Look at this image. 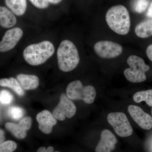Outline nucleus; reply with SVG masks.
Masks as SVG:
<instances>
[{
	"label": "nucleus",
	"instance_id": "27",
	"mask_svg": "<svg viewBox=\"0 0 152 152\" xmlns=\"http://www.w3.org/2000/svg\"><path fill=\"white\" fill-rule=\"evenodd\" d=\"M5 139L4 132L2 130L0 129V144L4 142Z\"/></svg>",
	"mask_w": 152,
	"mask_h": 152
},
{
	"label": "nucleus",
	"instance_id": "5",
	"mask_svg": "<svg viewBox=\"0 0 152 152\" xmlns=\"http://www.w3.org/2000/svg\"><path fill=\"white\" fill-rule=\"evenodd\" d=\"M67 96L71 100H83L86 103L91 104L96 96L95 88L91 86H84L80 80L70 83L66 88Z\"/></svg>",
	"mask_w": 152,
	"mask_h": 152
},
{
	"label": "nucleus",
	"instance_id": "30",
	"mask_svg": "<svg viewBox=\"0 0 152 152\" xmlns=\"http://www.w3.org/2000/svg\"></svg>",
	"mask_w": 152,
	"mask_h": 152
},
{
	"label": "nucleus",
	"instance_id": "13",
	"mask_svg": "<svg viewBox=\"0 0 152 152\" xmlns=\"http://www.w3.org/2000/svg\"><path fill=\"white\" fill-rule=\"evenodd\" d=\"M117 142L116 138L112 132L108 129L104 130L95 151L96 152H111L115 149Z\"/></svg>",
	"mask_w": 152,
	"mask_h": 152
},
{
	"label": "nucleus",
	"instance_id": "3",
	"mask_svg": "<svg viewBox=\"0 0 152 152\" xmlns=\"http://www.w3.org/2000/svg\"><path fill=\"white\" fill-rule=\"evenodd\" d=\"M58 64L64 72L72 71L77 66L80 58L77 49L73 43L69 40L63 41L57 51Z\"/></svg>",
	"mask_w": 152,
	"mask_h": 152
},
{
	"label": "nucleus",
	"instance_id": "9",
	"mask_svg": "<svg viewBox=\"0 0 152 152\" xmlns=\"http://www.w3.org/2000/svg\"><path fill=\"white\" fill-rule=\"evenodd\" d=\"M23 35V31L20 28H13L7 31L0 42V52H7L14 48Z\"/></svg>",
	"mask_w": 152,
	"mask_h": 152
},
{
	"label": "nucleus",
	"instance_id": "11",
	"mask_svg": "<svg viewBox=\"0 0 152 152\" xmlns=\"http://www.w3.org/2000/svg\"><path fill=\"white\" fill-rule=\"evenodd\" d=\"M32 123L31 118L26 117L21 120L18 124L6 123L5 127L17 138L23 139L26 137L27 132L31 128Z\"/></svg>",
	"mask_w": 152,
	"mask_h": 152
},
{
	"label": "nucleus",
	"instance_id": "20",
	"mask_svg": "<svg viewBox=\"0 0 152 152\" xmlns=\"http://www.w3.org/2000/svg\"><path fill=\"white\" fill-rule=\"evenodd\" d=\"M148 5V0H134L132 4V7L134 12L142 13L146 10Z\"/></svg>",
	"mask_w": 152,
	"mask_h": 152
},
{
	"label": "nucleus",
	"instance_id": "4",
	"mask_svg": "<svg viewBox=\"0 0 152 152\" xmlns=\"http://www.w3.org/2000/svg\"><path fill=\"white\" fill-rule=\"evenodd\" d=\"M128 64L130 68L126 69L124 74L129 81L140 83L146 80L145 73L149 70V66L145 64L142 58L137 56L132 55L128 58Z\"/></svg>",
	"mask_w": 152,
	"mask_h": 152
},
{
	"label": "nucleus",
	"instance_id": "7",
	"mask_svg": "<svg viewBox=\"0 0 152 152\" xmlns=\"http://www.w3.org/2000/svg\"><path fill=\"white\" fill-rule=\"evenodd\" d=\"M95 53L99 57L104 59L116 58L121 54L123 48L120 44L110 41H102L94 46Z\"/></svg>",
	"mask_w": 152,
	"mask_h": 152
},
{
	"label": "nucleus",
	"instance_id": "10",
	"mask_svg": "<svg viewBox=\"0 0 152 152\" xmlns=\"http://www.w3.org/2000/svg\"><path fill=\"white\" fill-rule=\"evenodd\" d=\"M128 112L134 121L139 126L145 130L152 128V118L138 106L130 105L128 107Z\"/></svg>",
	"mask_w": 152,
	"mask_h": 152
},
{
	"label": "nucleus",
	"instance_id": "26",
	"mask_svg": "<svg viewBox=\"0 0 152 152\" xmlns=\"http://www.w3.org/2000/svg\"><path fill=\"white\" fill-rule=\"evenodd\" d=\"M146 54L148 58L152 61V44L147 48Z\"/></svg>",
	"mask_w": 152,
	"mask_h": 152
},
{
	"label": "nucleus",
	"instance_id": "2",
	"mask_svg": "<svg viewBox=\"0 0 152 152\" xmlns=\"http://www.w3.org/2000/svg\"><path fill=\"white\" fill-rule=\"evenodd\" d=\"M55 48L48 41H44L28 46L24 50L23 55L26 61L31 65L42 64L53 55Z\"/></svg>",
	"mask_w": 152,
	"mask_h": 152
},
{
	"label": "nucleus",
	"instance_id": "1",
	"mask_svg": "<svg viewBox=\"0 0 152 152\" xmlns=\"http://www.w3.org/2000/svg\"><path fill=\"white\" fill-rule=\"evenodd\" d=\"M109 27L121 35H126L129 32L131 20L129 14L124 6L119 5L110 8L106 15Z\"/></svg>",
	"mask_w": 152,
	"mask_h": 152
},
{
	"label": "nucleus",
	"instance_id": "18",
	"mask_svg": "<svg viewBox=\"0 0 152 152\" xmlns=\"http://www.w3.org/2000/svg\"><path fill=\"white\" fill-rule=\"evenodd\" d=\"M0 86L10 88L19 96H22L25 94L24 91L22 88L18 80L14 78L1 79L0 80Z\"/></svg>",
	"mask_w": 152,
	"mask_h": 152
},
{
	"label": "nucleus",
	"instance_id": "12",
	"mask_svg": "<svg viewBox=\"0 0 152 152\" xmlns=\"http://www.w3.org/2000/svg\"><path fill=\"white\" fill-rule=\"evenodd\" d=\"M37 121L40 130L45 134L52 132L53 127L56 124V119L53 115L47 110L42 111L37 115Z\"/></svg>",
	"mask_w": 152,
	"mask_h": 152
},
{
	"label": "nucleus",
	"instance_id": "22",
	"mask_svg": "<svg viewBox=\"0 0 152 152\" xmlns=\"http://www.w3.org/2000/svg\"><path fill=\"white\" fill-rule=\"evenodd\" d=\"M17 148V144L15 142L7 141L0 144V152H13Z\"/></svg>",
	"mask_w": 152,
	"mask_h": 152
},
{
	"label": "nucleus",
	"instance_id": "25",
	"mask_svg": "<svg viewBox=\"0 0 152 152\" xmlns=\"http://www.w3.org/2000/svg\"><path fill=\"white\" fill-rule=\"evenodd\" d=\"M37 152H60L59 151L54 152V148L52 146H49L47 148L45 147H40L38 150Z\"/></svg>",
	"mask_w": 152,
	"mask_h": 152
},
{
	"label": "nucleus",
	"instance_id": "16",
	"mask_svg": "<svg viewBox=\"0 0 152 152\" xmlns=\"http://www.w3.org/2000/svg\"><path fill=\"white\" fill-rule=\"evenodd\" d=\"M7 7L14 14L22 16L26 10V0H5Z\"/></svg>",
	"mask_w": 152,
	"mask_h": 152
},
{
	"label": "nucleus",
	"instance_id": "17",
	"mask_svg": "<svg viewBox=\"0 0 152 152\" xmlns=\"http://www.w3.org/2000/svg\"><path fill=\"white\" fill-rule=\"evenodd\" d=\"M135 32L137 37L141 38H146L152 36V20L144 21L137 25Z\"/></svg>",
	"mask_w": 152,
	"mask_h": 152
},
{
	"label": "nucleus",
	"instance_id": "14",
	"mask_svg": "<svg viewBox=\"0 0 152 152\" xmlns=\"http://www.w3.org/2000/svg\"><path fill=\"white\" fill-rule=\"evenodd\" d=\"M17 79L22 88L25 90L35 89L39 86V80L34 75L19 74Z\"/></svg>",
	"mask_w": 152,
	"mask_h": 152
},
{
	"label": "nucleus",
	"instance_id": "15",
	"mask_svg": "<svg viewBox=\"0 0 152 152\" xmlns=\"http://www.w3.org/2000/svg\"><path fill=\"white\" fill-rule=\"evenodd\" d=\"M17 23L15 14L5 7L0 6V26L5 28L12 27Z\"/></svg>",
	"mask_w": 152,
	"mask_h": 152
},
{
	"label": "nucleus",
	"instance_id": "29",
	"mask_svg": "<svg viewBox=\"0 0 152 152\" xmlns=\"http://www.w3.org/2000/svg\"><path fill=\"white\" fill-rule=\"evenodd\" d=\"M62 0H48V1L49 2V3H51V4H58Z\"/></svg>",
	"mask_w": 152,
	"mask_h": 152
},
{
	"label": "nucleus",
	"instance_id": "6",
	"mask_svg": "<svg viewBox=\"0 0 152 152\" xmlns=\"http://www.w3.org/2000/svg\"><path fill=\"white\" fill-rule=\"evenodd\" d=\"M108 122L114 129L115 132L122 137H129L133 130L126 115L121 112L110 113L107 117Z\"/></svg>",
	"mask_w": 152,
	"mask_h": 152
},
{
	"label": "nucleus",
	"instance_id": "28",
	"mask_svg": "<svg viewBox=\"0 0 152 152\" xmlns=\"http://www.w3.org/2000/svg\"><path fill=\"white\" fill-rule=\"evenodd\" d=\"M146 15L149 18H152V2L150 5L149 8L147 12Z\"/></svg>",
	"mask_w": 152,
	"mask_h": 152
},
{
	"label": "nucleus",
	"instance_id": "23",
	"mask_svg": "<svg viewBox=\"0 0 152 152\" xmlns=\"http://www.w3.org/2000/svg\"><path fill=\"white\" fill-rule=\"evenodd\" d=\"M13 100L12 95L7 90H2L0 92V102L3 104H10Z\"/></svg>",
	"mask_w": 152,
	"mask_h": 152
},
{
	"label": "nucleus",
	"instance_id": "19",
	"mask_svg": "<svg viewBox=\"0 0 152 152\" xmlns=\"http://www.w3.org/2000/svg\"><path fill=\"white\" fill-rule=\"evenodd\" d=\"M133 99L138 103L145 101L148 105L152 107V90L137 92L133 96Z\"/></svg>",
	"mask_w": 152,
	"mask_h": 152
},
{
	"label": "nucleus",
	"instance_id": "8",
	"mask_svg": "<svg viewBox=\"0 0 152 152\" xmlns=\"http://www.w3.org/2000/svg\"><path fill=\"white\" fill-rule=\"evenodd\" d=\"M77 108L75 104L64 94H63L60 98L59 103L56 106L53 115L56 119L64 121L66 117L71 118L76 114Z\"/></svg>",
	"mask_w": 152,
	"mask_h": 152
},
{
	"label": "nucleus",
	"instance_id": "21",
	"mask_svg": "<svg viewBox=\"0 0 152 152\" xmlns=\"http://www.w3.org/2000/svg\"><path fill=\"white\" fill-rule=\"evenodd\" d=\"M9 113L11 118L14 120H18L23 116L25 112L21 108L14 106L10 109Z\"/></svg>",
	"mask_w": 152,
	"mask_h": 152
},
{
	"label": "nucleus",
	"instance_id": "24",
	"mask_svg": "<svg viewBox=\"0 0 152 152\" xmlns=\"http://www.w3.org/2000/svg\"><path fill=\"white\" fill-rule=\"evenodd\" d=\"M32 4L36 7L44 9L48 7L49 2L48 0H29Z\"/></svg>",
	"mask_w": 152,
	"mask_h": 152
}]
</instances>
